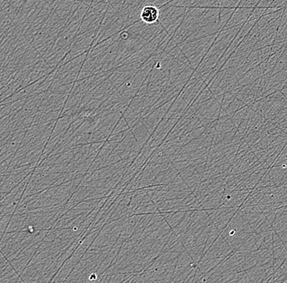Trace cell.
Returning a JSON list of instances; mask_svg holds the SVG:
<instances>
[{"label": "cell", "mask_w": 287, "mask_h": 283, "mask_svg": "<svg viewBox=\"0 0 287 283\" xmlns=\"http://www.w3.org/2000/svg\"><path fill=\"white\" fill-rule=\"evenodd\" d=\"M158 18H159V11L153 5H147L141 10V20L146 24H154L155 22L159 23Z\"/></svg>", "instance_id": "obj_1"}]
</instances>
